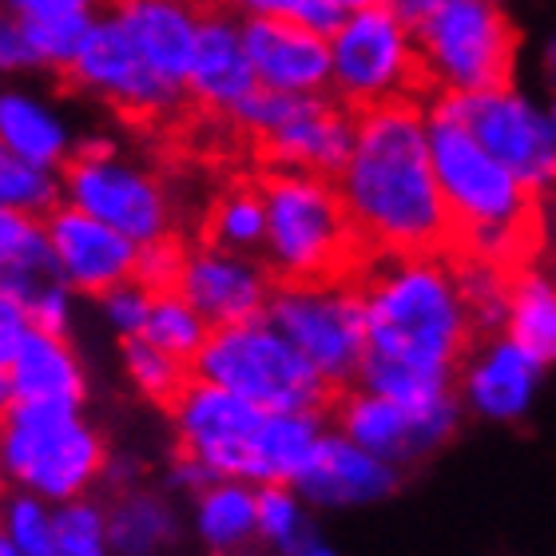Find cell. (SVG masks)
<instances>
[{
  "mask_svg": "<svg viewBox=\"0 0 556 556\" xmlns=\"http://www.w3.org/2000/svg\"><path fill=\"white\" fill-rule=\"evenodd\" d=\"M191 370L195 378L267 414H330V406L338 402L334 386L267 318L211 330L207 346Z\"/></svg>",
  "mask_w": 556,
  "mask_h": 556,
  "instance_id": "cell-5",
  "label": "cell"
},
{
  "mask_svg": "<svg viewBox=\"0 0 556 556\" xmlns=\"http://www.w3.org/2000/svg\"><path fill=\"white\" fill-rule=\"evenodd\" d=\"M394 489H397V465L358 450L342 433H326L318 441L311 469L299 477L294 493L302 501H311V505L338 509V505H370V501H382Z\"/></svg>",
  "mask_w": 556,
  "mask_h": 556,
  "instance_id": "cell-19",
  "label": "cell"
},
{
  "mask_svg": "<svg viewBox=\"0 0 556 556\" xmlns=\"http://www.w3.org/2000/svg\"><path fill=\"white\" fill-rule=\"evenodd\" d=\"M143 338H148L151 346H160L163 354H172V358L187 362V366H195V358L203 354V346H207L211 326L184 294L167 290V294H155V302H151Z\"/></svg>",
  "mask_w": 556,
  "mask_h": 556,
  "instance_id": "cell-31",
  "label": "cell"
},
{
  "mask_svg": "<svg viewBox=\"0 0 556 556\" xmlns=\"http://www.w3.org/2000/svg\"><path fill=\"white\" fill-rule=\"evenodd\" d=\"M48 556H112L108 517L96 501H72L52 509V553Z\"/></svg>",
  "mask_w": 556,
  "mask_h": 556,
  "instance_id": "cell-34",
  "label": "cell"
},
{
  "mask_svg": "<svg viewBox=\"0 0 556 556\" xmlns=\"http://www.w3.org/2000/svg\"><path fill=\"white\" fill-rule=\"evenodd\" d=\"M255 92L258 80L243 45V21L231 16L227 9L199 12V45L191 80H187V100L199 104L203 112L231 119L235 108L251 100Z\"/></svg>",
  "mask_w": 556,
  "mask_h": 556,
  "instance_id": "cell-18",
  "label": "cell"
},
{
  "mask_svg": "<svg viewBox=\"0 0 556 556\" xmlns=\"http://www.w3.org/2000/svg\"><path fill=\"white\" fill-rule=\"evenodd\" d=\"M124 370H128L139 394L163 409H172L175 397L184 394V386L195 378V370L187 362L163 354L160 346H151L148 338H128L124 342Z\"/></svg>",
  "mask_w": 556,
  "mask_h": 556,
  "instance_id": "cell-33",
  "label": "cell"
},
{
  "mask_svg": "<svg viewBox=\"0 0 556 556\" xmlns=\"http://www.w3.org/2000/svg\"><path fill=\"white\" fill-rule=\"evenodd\" d=\"M203 243L247 255L255 247H267V199L255 184L227 187L207 211V227H203Z\"/></svg>",
  "mask_w": 556,
  "mask_h": 556,
  "instance_id": "cell-30",
  "label": "cell"
},
{
  "mask_svg": "<svg viewBox=\"0 0 556 556\" xmlns=\"http://www.w3.org/2000/svg\"><path fill=\"white\" fill-rule=\"evenodd\" d=\"M469 362L473 366L465 370V394L477 414L493 417V421H513L529 409L541 366L525 350L513 346L509 338H493Z\"/></svg>",
  "mask_w": 556,
  "mask_h": 556,
  "instance_id": "cell-22",
  "label": "cell"
},
{
  "mask_svg": "<svg viewBox=\"0 0 556 556\" xmlns=\"http://www.w3.org/2000/svg\"><path fill=\"white\" fill-rule=\"evenodd\" d=\"M184 258H187V247L179 239H163V243H151V247H139V258H136V278L139 287H148L151 294H167V290L179 287V275H184Z\"/></svg>",
  "mask_w": 556,
  "mask_h": 556,
  "instance_id": "cell-38",
  "label": "cell"
},
{
  "mask_svg": "<svg viewBox=\"0 0 556 556\" xmlns=\"http://www.w3.org/2000/svg\"><path fill=\"white\" fill-rule=\"evenodd\" d=\"M505 338L536 366L556 362V287L536 267L509 278Z\"/></svg>",
  "mask_w": 556,
  "mask_h": 556,
  "instance_id": "cell-27",
  "label": "cell"
},
{
  "mask_svg": "<svg viewBox=\"0 0 556 556\" xmlns=\"http://www.w3.org/2000/svg\"><path fill=\"white\" fill-rule=\"evenodd\" d=\"M151 302H155V294H151L148 287L124 282V287L108 290L104 299H100V306H104V318L112 323V330H119V338L128 342V338H143Z\"/></svg>",
  "mask_w": 556,
  "mask_h": 556,
  "instance_id": "cell-40",
  "label": "cell"
},
{
  "mask_svg": "<svg viewBox=\"0 0 556 556\" xmlns=\"http://www.w3.org/2000/svg\"><path fill=\"white\" fill-rule=\"evenodd\" d=\"M195 533L207 553L231 556L258 536V493L243 481H219L199 493Z\"/></svg>",
  "mask_w": 556,
  "mask_h": 556,
  "instance_id": "cell-29",
  "label": "cell"
},
{
  "mask_svg": "<svg viewBox=\"0 0 556 556\" xmlns=\"http://www.w3.org/2000/svg\"><path fill=\"white\" fill-rule=\"evenodd\" d=\"M68 80L84 92L100 96L116 108L119 116L136 124H155L160 116L179 112V104H191L184 92H175L148 68V60L139 56L131 45L128 28L119 24L116 12L96 16L92 33L84 36L80 52L72 60Z\"/></svg>",
  "mask_w": 556,
  "mask_h": 556,
  "instance_id": "cell-13",
  "label": "cell"
},
{
  "mask_svg": "<svg viewBox=\"0 0 556 556\" xmlns=\"http://www.w3.org/2000/svg\"><path fill=\"white\" fill-rule=\"evenodd\" d=\"M33 334L36 330H33L28 311H24V302L0 290V370H9L12 362H16V354L24 350V342Z\"/></svg>",
  "mask_w": 556,
  "mask_h": 556,
  "instance_id": "cell-41",
  "label": "cell"
},
{
  "mask_svg": "<svg viewBox=\"0 0 556 556\" xmlns=\"http://www.w3.org/2000/svg\"><path fill=\"white\" fill-rule=\"evenodd\" d=\"M0 143L21 155L24 163H33L40 172H64V163L72 160V131L60 112L33 92L21 88H4L0 92Z\"/></svg>",
  "mask_w": 556,
  "mask_h": 556,
  "instance_id": "cell-23",
  "label": "cell"
},
{
  "mask_svg": "<svg viewBox=\"0 0 556 556\" xmlns=\"http://www.w3.org/2000/svg\"><path fill=\"white\" fill-rule=\"evenodd\" d=\"M354 290L366 314V362L457 378V366L477 354L450 255L370 258Z\"/></svg>",
  "mask_w": 556,
  "mask_h": 556,
  "instance_id": "cell-2",
  "label": "cell"
},
{
  "mask_svg": "<svg viewBox=\"0 0 556 556\" xmlns=\"http://www.w3.org/2000/svg\"><path fill=\"white\" fill-rule=\"evenodd\" d=\"M108 545L116 556H163L172 545L179 525L172 505L151 489H124L104 509Z\"/></svg>",
  "mask_w": 556,
  "mask_h": 556,
  "instance_id": "cell-26",
  "label": "cell"
},
{
  "mask_svg": "<svg viewBox=\"0 0 556 556\" xmlns=\"http://www.w3.org/2000/svg\"><path fill=\"white\" fill-rule=\"evenodd\" d=\"M247 9L270 12V16H282V21L299 24L306 33L323 36V40H334L342 33V24L350 21L354 4H346V0H255Z\"/></svg>",
  "mask_w": 556,
  "mask_h": 556,
  "instance_id": "cell-37",
  "label": "cell"
},
{
  "mask_svg": "<svg viewBox=\"0 0 556 556\" xmlns=\"http://www.w3.org/2000/svg\"><path fill=\"white\" fill-rule=\"evenodd\" d=\"M0 529L24 556L52 553V509H48V501L28 497V493L9 497L4 513H0Z\"/></svg>",
  "mask_w": 556,
  "mask_h": 556,
  "instance_id": "cell-35",
  "label": "cell"
},
{
  "mask_svg": "<svg viewBox=\"0 0 556 556\" xmlns=\"http://www.w3.org/2000/svg\"><path fill=\"white\" fill-rule=\"evenodd\" d=\"M175 294H184L207 318L211 330H223V326L263 323L270 294H275V278H270L267 263L199 243L187 247Z\"/></svg>",
  "mask_w": 556,
  "mask_h": 556,
  "instance_id": "cell-14",
  "label": "cell"
},
{
  "mask_svg": "<svg viewBox=\"0 0 556 556\" xmlns=\"http://www.w3.org/2000/svg\"><path fill=\"white\" fill-rule=\"evenodd\" d=\"M24 311H28V318H33L36 334L68 338V330H72V294H68V287H64L60 278H48V282H40V287L24 299Z\"/></svg>",
  "mask_w": 556,
  "mask_h": 556,
  "instance_id": "cell-39",
  "label": "cell"
},
{
  "mask_svg": "<svg viewBox=\"0 0 556 556\" xmlns=\"http://www.w3.org/2000/svg\"><path fill=\"white\" fill-rule=\"evenodd\" d=\"M414 36L417 60L433 96L509 92L517 64V24L481 0L394 4Z\"/></svg>",
  "mask_w": 556,
  "mask_h": 556,
  "instance_id": "cell-4",
  "label": "cell"
},
{
  "mask_svg": "<svg viewBox=\"0 0 556 556\" xmlns=\"http://www.w3.org/2000/svg\"><path fill=\"white\" fill-rule=\"evenodd\" d=\"M553 128H556V112H553Z\"/></svg>",
  "mask_w": 556,
  "mask_h": 556,
  "instance_id": "cell-47",
  "label": "cell"
},
{
  "mask_svg": "<svg viewBox=\"0 0 556 556\" xmlns=\"http://www.w3.org/2000/svg\"><path fill=\"white\" fill-rule=\"evenodd\" d=\"M267 323L338 394L358 386L366 362V314L354 282L342 287H275Z\"/></svg>",
  "mask_w": 556,
  "mask_h": 556,
  "instance_id": "cell-10",
  "label": "cell"
},
{
  "mask_svg": "<svg viewBox=\"0 0 556 556\" xmlns=\"http://www.w3.org/2000/svg\"><path fill=\"white\" fill-rule=\"evenodd\" d=\"M4 481H9V477H4V469H0V513H4Z\"/></svg>",
  "mask_w": 556,
  "mask_h": 556,
  "instance_id": "cell-46",
  "label": "cell"
},
{
  "mask_svg": "<svg viewBox=\"0 0 556 556\" xmlns=\"http://www.w3.org/2000/svg\"><path fill=\"white\" fill-rule=\"evenodd\" d=\"M0 469L28 497L72 505L104 477L108 445L80 409L16 402L0 421Z\"/></svg>",
  "mask_w": 556,
  "mask_h": 556,
  "instance_id": "cell-6",
  "label": "cell"
},
{
  "mask_svg": "<svg viewBox=\"0 0 556 556\" xmlns=\"http://www.w3.org/2000/svg\"><path fill=\"white\" fill-rule=\"evenodd\" d=\"M48 278L60 275L56 263H52L45 219L0 207V290L24 302Z\"/></svg>",
  "mask_w": 556,
  "mask_h": 556,
  "instance_id": "cell-28",
  "label": "cell"
},
{
  "mask_svg": "<svg viewBox=\"0 0 556 556\" xmlns=\"http://www.w3.org/2000/svg\"><path fill=\"white\" fill-rule=\"evenodd\" d=\"M12 397L21 406H72L80 409L88 397V378L68 338L33 334L9 366Z\"/></svg>",
  "mask_w": 556,
  "mask_h": 556,
  "instance_id": "cell-21",
  "label": "cell"
},
{
  "mask_svg": "<svg viewBox=\"0 0 556 556\" xmlns=\"http://www.w3.org/2000/svg\"><path fill=\"white\" fill-rule=\"evenodd\" d=\"M267 270L275 287H342L366 267L358 235L330 179L263 167Z\"/></svg>",
  "mask_w": 556,
  "mask_h": 556,
  "instance_id": "cell-3",
  "label": "cell"
},
{
  "mask_svg": "<svg viewBox=\"0 0 556 556\" xmlns=\"http://www.w3.org/2000/svg\"><path fill=\"white\" fill-rule=\"evenodd\" d=\"M243 45L258 88L278 96H326L330 88V40L299 24L247 9Z\"/></svg>",
  "mask_w": 556,
  "mask_h": 556,
  "instance_id": "cell-17",
  "label": "cell"
},
{
  "mask_svg": "<svg viewBox=\"0 0 556 556\" xmlns=\"http://www.w3.org/2000/svg\"><path fill=\"white\" fill-rule=\"evenodd\" d=\"M48 247H52V263L64 287L84 290L104 299L108 290L124 287L136 278V258L139 247L128 243L124 235H116L104 223L88 219L84 211L60 203L45 219Z\"/></svg>",
  "mask_w": 556,
  "mask_h": 556,
  "instance_id": "cell-16",
  "label": "cell"
},
{
  "mask_svg": "<svg viewBox=\"0 0 556 556\" xmlns=\"http://www.w3.org/2000/svg\"><path fill=\"white\" fill-rule=\"evenodd\" d=\"M0 556H24L21 548H16V545L9 541V536H4V529H0Z\"/></svg>",
  "mask_w": 556,
  "mask_h": 556,
  "instance_id": "cell-44",
  "label": "cell"
},
{
  "mask_svg": "<svg viewBox=\"0 0 556 556\" xmlns=\"http://www.w3.org/2000/svg\"><path fill=\"white\" fill-rule=\"evenodd\" d=\"M334 187L366 263L450 255L453 227L429 155L426 104L397 100L358 112L354 151Z\"/></svg>",
  "mask_w": 556,
  "mask_h": 556,
  "instance_id": "cell-1",
  "label": "cell"
},
{
  "mask_svg": "<svg viewBox=\"0 0 556 556\" xmlns=\"http://www.w3.org/2000/svg\"><path fill=\"white\" fill-rule=\"evenodd\" d=\"M287 556H334V548L318 536V529H306V533H302L299 541L287 548Z\"/></svg>",
  "mask_w": 556,
  "mask_h": 556,
  "instance_id": "cell-42",
  "label": "cell"
},
{
  "mask_svg": "<svg viewBox=\"0 0 556 556\" xmlns=\"http://www.w3.org/2000/svg\"><path fill=\"white\" fill-rule=\"evenodd\" d=\"M64 203L84 211L88 219L104 223L128 243L151 247L172 239V199L163 191L160 175L124 160L112 143L88 139L76 143L72 160L60 172Z\"/></svg>",
  "mask_w": 556,
  "mask_h": 556,
  "instance_id": "cell-9",
  "label": "cell"
},
{
  "mask_svg": "<svg viewBox=\"0 0 556 556\" xmlns=\"http://www.w3.org/2000/svg\"><path fill=\"white\" fill-rule=\"evenodd\" d=\"M323 414H267L255 445V469L251 485L294 489L299 477L311 469L318 441H323Z\"/></svg>",
  "mask_w": 556,
  "mask_h": 556,
  "instance_id": "cell-25",
  "label": "cell"
},
{
  "mask_svg": "<svg viewBox=\"0 0 556 556\" xmlns=\"http://www.w3.org/2000/svg\"><path fill=\"white\" fill-rule=\"evenodd\" d=\"M60 203H64L60 175L40 172L0 143V207L16 211V215H33V219H48Z\"/></svg>",
  "mask_w": 556,
  "mask_h": 556,
  "instance_id": "cell-32",
  "label": "cell"
},
{
  "mask_svg": "<svg viewBox=\"0 0 556 556\" xmlns=\"http://www.w3.org/2000/svg\"><path fill=\"white\" fill-rule=\"evenodd\" d=\"M231 124L255 143L263 167L334 184L354 151L358 112L338 96H278L258 88L235 108Z\"/></svg>",
  "mask_w": 556,
  "mask_h": 556,
  "instance_id": "cell-7",
  "label": "cell"
},
{
  "mask_svg": "<svg viewBox=\"0 0 556 556\" xmlns=\"http://www.w3.org/2000/svg\"><path fill=\"white\" fill-rule=\"evenodd\" d=\"M116 16L128 28L139 56L148 60V68L167 88L187 96L199 45V12L172 0H131V4H119Z\"/></svg>",
  "mask_w": 556,
  "mask_h": 556,
  "instance_id": "cell-20",
  "label": "cell"
},
{
  "mask_svg": "<svg viewBox=\"0 0 556 556\" xmlns=\"http://www.w3.org/2000/svg\"><path fill=\"white\" fill-rule=\"evenodd\" d=\"M330 92L354 112L433 100L414 36L394 4H354L342 33L330 40Z\"/></svg>",
  "mask_w": 556,
  "mask_h": 556,
  "instance_id": "cell-8",
  "label": "cell"
},
{
  "mask_svg": "<svg viewBox=\"0 0 556 556\" xmlns=\"http://www.w3.org/2000/svg\"><path fill=\"white\" fill-rule=\"evenodd\" d=\"M330 414H334L342 438L390 465L426 457L438 445H445L450 433L457 429V406L433 409V414H414V409H402L394 402H386V397L366 394L358 386L346 390V394H338Z\"/></svg>",
  "mask_w": 556,
  "mask_h": 556,
  "instance_id": "cell-15",
  "label": "cell"
},
{
  "mask_svg": "<svg viewBox=\"0 0 556 556\" xmlns=\"http://www.w3.org/2000/svg\"><path fill=\"white\" fill-rule=\"evenodd\" d=\"M9 12L28 45L33 68H56L64 76L96 24L92 4L84 0H16Z\"/></svg>",
  "mask_w": 556,
  "mask_h": 556,
  "instance_id": "cell-24",
  "label": "cell"
},
{
  "mask_svg": "<svg viewBox=\"0 0 556 556\" xmlns=\"http://www.w3.org/2000/svg\"><path fill=\"white\" fill-rule=\"evenodd\" d=\"M433 108L453 116L493 160L536 195L556 184V128L517 92L433 96Z\"/></svg>",
  "mask_w": 556,
  "mask_h": 556,
  "instance_id": "cell-12",
  "label": "cell"
},
{
  "mask_svg": "<svg viewBox=\"0 0 556 556\" xmlns=\"http://www.w3.org/2000/svg\"><path fill=\"white\" fill-rule=\"evenodd\" d=\"M545 68L553 72V80H556V40L548 45V56H545Z\"/></svg>",
  "mask_w": 556,
  "mask_h": 556,
  "instance_id": "cell-45",
  "label": "cell"
},
{
  "mask_svg": "<svg viewBox=\"0 0 556 556\" xmlns=\"http://www.w3.org/2000/svg\"><path fill=\"white\" fill-rule=\"evenodd\" d=\"M306 513H302V497L287 485L258 489V536L275 545L278 553H287L302 533H306Z\"/></svg>",
  "mask_w": 556,
  "mask_h": 556,
  "instance_id": "cell-36",
  "label": "cell"
},
{
  "mask_svg": "<svg viewBox=\"0 0 556 556\" xmlns=\"http://www.w3.org/2000/svg\"><path fill=\"white\" fill-rule=\"evenodd\" d=\"M16 406V397H12V382H9V370H0V421L12 414Z\"/></svg>",
  "mask_w": 556,
  "mask_h": 556,
  "instance_id": "cell-43",
  "label": "cell"
},
{
  "mask_svg": "<svg viewBox=\"0 0 556 556\" xmlns=\"http://www.w3.org/2000/svg\"><path fill=\"white\" fill-rule=\"evenodd\" d=\"M175 426V453L191 457L219 481H243L251 485L255 469V445L267 421V409L251 406L243 397L227 394L219 386L191 378L184 394L167 409Z\"/></svg>",
  "mask_w": 556,
  "mask_h": 556,
  "instance_id": "cell-11",
  "label": "cell"
}]
</instances>
